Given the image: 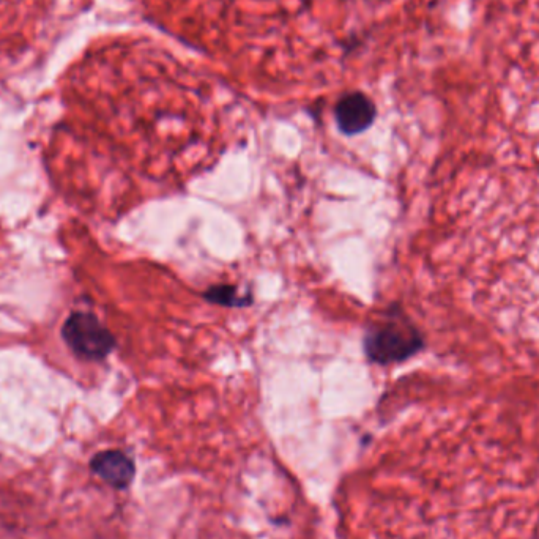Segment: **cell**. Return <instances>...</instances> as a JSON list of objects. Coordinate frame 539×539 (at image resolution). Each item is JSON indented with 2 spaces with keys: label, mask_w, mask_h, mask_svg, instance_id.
Listing matches in <instances>:
<instances>
[{
  "label": "cell",
  "mask_w": 539,
  "mask_h": 539,
  "mask_svg": "<svg viewBox=\"0 0 539 539\" xmlns=\"http://www.w3.org/2000/svg\"><path fill=\"white\" fill-rule=\"evenodd\" d=\"M426 347L423 333L407 319L388 320L366 331L363 350L371 363L379 366L404 363Z\"/></svg>",
  "instance_id": "1"
},
{
  "label": "cell",
  "mask_w": 539,
  "mask_h": 539,
  "mask_svg": "<svg viewBox=\"0 0 539 539\" xmlns=\"http://www.w3.org/2000/svg\"><path fill=\"white\" fill-rule=\"evenodd\" d=\"M376 103L363 92L346 93L335 106V122L344 136H357L374 125Z\"/></svg>",
  "instance_id": "3"
},
{
  "label": "cell",
  "mask_w": 539,
  "mask_h": 539,
  "mask_svg": "<svg viewBox=\"0 0 539 539\" xmlns=\"http://www.w3.org/2000/svg\"><path fill=\"white\" fill-rule=\"evenodd\" d=\"M90 469L101 480L116 489H127L136 475V465L119 450L101 451L90 461Z\"/></svg>",
  "instance_id": "4"
},
{
  "label": "cell",
  "mask_w": 539,
  "mask_h": 539,
  "mask_svg": "<svg viewBox=\"0 0 539 539\" xmlns=\"http://www.w3.org/2000/svg\"><path fill=\"white\" fill-rule=\"evenodd\" d=\"M65 342L78 357L86 360H105L116 349V338L90 313H75L62 328Z\"/></svg>",
  "instance_id": "2"
},
{
  "label": "cell",
  "mask_w": 539,
  "mask_h": 539,
  "mask_svg": "<svg viewBox=\"0 0 539 539\" xmlns=\"http://www.w3.org/2000/svg\"><path fill=\"white\" fill-rule=\"evenodd\" d=\"M205 302L212 305L226 306V308H248L253 305V294H240L237 286L232 284H216L202 292Z\"/></svg>",
  "instance_id": "5"
}]
</instances>
